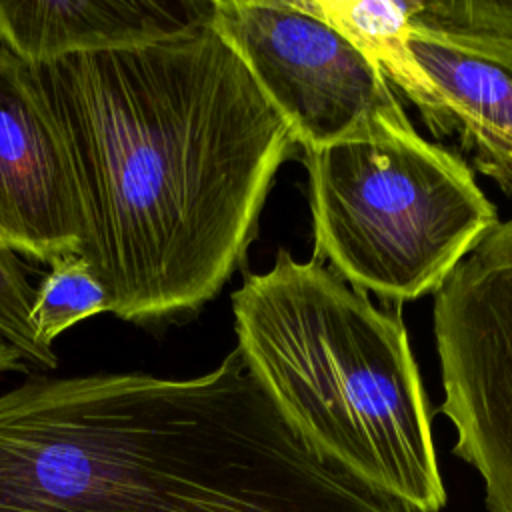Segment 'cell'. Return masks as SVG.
<instances>
[{"instance_id":"10","label":"cell","mask_w":512,"mask_h":512,"mask_svg":"<svg viewBox=\"0 0 512 512\" xmlns=\"http://www.w3.org/2000/svg\"><path fill=\"white\" fill-rule=\"evenodd\" d=\"M380 70L420 112L436 138H446L444 116L434 88L408 50V6L396 0H306Z\"/></svg>"},{"instance_id":"2","label":"cell","mask_w":512,"mask_h":512,"mask_svg":"<svg viewBox=\"0 0 512 512\" xmlns=\"http://www.w3.org/2000/svg\"><path fill=\"white\" fill-rule=\"evenodd\" d=\"M0 512H412L318 454L234 348L194 378L30 372L0 394Z\"/></svg>"},{"instance_id":"8","label":"cell","mask_w":512,"mask_h":512,"mask_svg":"<svg viewBox=\"0 0 512 512\" xmlns=\"http://www.w3.org/2000/svg\"><path fill=\"white\" fill-rule=\"evenodd\" d=\"M86 238L74 170L30 62L0 42V244L50 266L82 254Z\"/></svg>"},{"instance_id":"9","label":"cell","mask_w":512,"mask_h":512,"mask_svg":"<svg viewBox=\"0 0 512 512\" xmlns=\"http://www.w3.org/2000/svg\"><path fill=\"white\" fill-rule=\"evenodd\" d=\"M208 12L184 0H0V42L38 64L162 42Z\"/></svg>"},{"instance_id":"3","label":"cell","mask_w":512,"mask_h":512,"mask_svg":"<svg viewBox=\"0 0 512 512\" xmlns=\"http://www.w3.org/2000/svg\"><path fill=\"white\" fill-rule=\"evenodd\" d=\"M238 350L300 436L412 512L446 504L426 392L398 314L280 250L232 294Z\"/></svg>"},{"instance_id":"6","label":"cell","mask_w":512,"mask_h":512,"mask_svg":"<svg viewBox=\"0 0 512 512\" xmlns=\"http://www.w3.org/2000/svg\"><path fill=\"white\" fill-rule=\"evenodd\" d=\"M210 24L304 152L336 144L378 116L404 112L380 70L306 0H214Z\"/></svg>"},{"instance_id":"5","label":"cell","mask_w":512,"mask_h":512,"mask_svg":"<svg viewBox=\"0 0 512 512\" xmlns=\"http://www.w3.org/2000/svg\"><path fill=\"white\" fill-rule=\"evenodd\" d=\"M434 340L454 454L488 512H512V220L492 226L436 292Z\"/></svg>"},{"instance_id":"12","label":"cell","mask_w":512,"mask_h":512,"mask_svg":"<svg viewBox=\"0 0 512 512\" xmlns=\"http://www.w3.org/2000/svg\"><path fill=\"white\" fill-rule=\"evenodd\" d=\"M34 268L0 244V334L12 342L26 364L40 372L58 366L56 352L44 350L34 336L30 308L34 302Z\"/></svg>"},{"instance_id":"11","label":"cell","mask_w":512,"mask_h":512,"mask_svg":"<svg viewBox=\"0 0 512 512\" xmlns=\"http://www.w3.org/2000/svg\"><path fill=\"white\" fill-rule=\"evenodd\" d=\"M102 312H108L104 286L86 258L68 254L50 264V272L36 284L30 322L36 342L54 352V340L62 332Z\"/></svg>"},{"instance_id":"13","label":"cell","mask_w":512,"mask_h":512,"mask_svg":"<svg viewBox=\"0 0 512 512\" xmlns=\"http://www.w3.org/2000/svg\"><path fill=\"white\" fill-rule=\"evenodd\" d=\"M24 370H26V362H24L22 354L18 352V348L12 342H8L0 334V376L12 374V372H24Z\"/></svg>"},{"instance_id":"7","label":"cell","mask_w":512,"mask_h":512,"mask_svg":"<svg viewBox=\"0 0 512 512\" xmlns=\"http://www.w3.org/2000/svg\"><path fill=\"white\" fill-rule=\"evenodd\" d=\"M408 50L430 80L446 136L512 194V2L408 0Z\"/></svg>"},{"instance_id":"1","label":"cell","mask_w":512,"mask_h":512,"mask_svg":"<svg viewBox=\"0 0 512 512\" xmlns=\"http://www.w3.org/2000/svg\"><path fill=\"white\" fill-rule=\"evenodd\" d=\"M78 184L108 312L162 326L210 302L256 234L288 124L210 24L30 64Z\"/></svg>"},{"instance_id":"4","label":"cell","mask_w":512,"mask_h":512,"mask_svg":"<svg viewBox=\"0 0 512 512\" xmlns=\"http://www.w3.org/2000/svg\"><path fill=\"white\" fill-rule=\"evenodd\" d=\"M314 258L362 292L394 302L436 294L498 224L470 166L424 140L406 112L304 152Z\"/></svg>"}]
</instances>
